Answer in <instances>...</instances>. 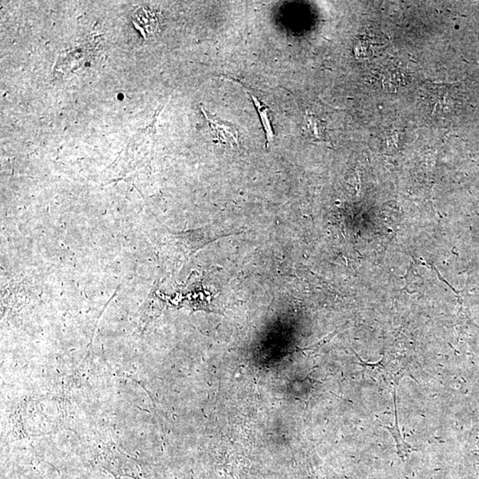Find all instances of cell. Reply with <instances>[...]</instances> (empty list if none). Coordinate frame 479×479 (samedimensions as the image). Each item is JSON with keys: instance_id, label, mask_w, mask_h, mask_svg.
Instances as JSON below:
<instances>
[{"instance_id": "obj_1", "label": "cell", "mask_w": 479, "mask_h": 479, "mask_svg": "<svg viewBox=\"0 0 479 479\" xmlns=\"http://www.w3.org/2000/svg\"><path fill=\"white\" fill-rule=\"evenodd\" d=\"M207 121L210 123L215 139L218 142L228 145H239V135L232 123H227L217 116H208L204 107H202Z\"/></svg>"}, {"instance_id": "obj_2", "label": "cell", "mask_w": 479, "mask_h": 479, "mask_svg": "<svg viewBox=\"0 0 479 479\" xmlns=\"http://www.w3.org/2000/svg\"><path fill=\"white\" fill-rule=\"evenodd\" d=\"M174 237L179 243L188 248V252L193 254L199 249L207 244L214 242L220 236H211L210 232L204 229L185 231V232L174 233Z\"/></svg>"}, {"instance_id": "obj_3", "label": "cell", "mask_w": 479, "mask_h": 479, "mask_svg": "<svg viewBox=\"0 0 479 479\" xmlns=\"http://www.w3.org/2000/svg\"><path fill=\"white\" fill-rule=\"evenodd\" d=\"M376 80L384 90H396L404 86L405 75L399 68H386L377 71Z\"/></svg>"}, {"instance_id": "obj_4", "label": "cell", "mask_w": 479, "mask_h": 479, "mask_svg": "<svg viewBox=\"0 0 479 479\" xmlns=\"http://www.w3.org/2000/svg\"><path fill=\"white\" fill-rule=\"evenodd\" d=\"M382 43H378L376 38L366 36V37H361L358 39L356 45H355L354 52L357 58L360 59H370L374 56L377 49L382 47Z\"/></svg>"}, {"instance_id": "obj_5", "label": "cell", "mask_w": 479, "mask_h": 479, "mask_svg": "<svg viewBox=\"0 0 479 479\" xmlns=\"http://www.w3.org/2000/svg\"><path fill=\"white\" fill-rule=\"evenodd\" d=\"M393 400H394V406H395V423H394L393 426H386L384 425V428L387 429L388 432L392 434L393 436L394 439H395L396 444H397V452H399V454L400 455H403L404 453H406L407 449L409 448V446L406 444L405 441H404L402 435V432H400V426H399V420H397V402H396V388H394V392H393Z\"/></svg>"}, {"instance_id": "obj_6", "label": "cell", "mask_w": 479, "mask_h": 479, "mask_svg": "<svg viewBox=\"0 0 479 479\" xmlns=\"http://www.w3.org/2000/svg\"><path fill=\"white\" fill-rule=\"evenodd\" d=\"M250 96L252 97L254 104H255L257 107V112L259 114L262 126L264 129H265L267 144H269V143L273 141V138H275V135H273L271 122H270L269 119L268 109H267L262 102H260L255 96H252V94H250Z\"/></svg>"}]
</instances>
